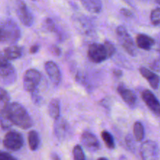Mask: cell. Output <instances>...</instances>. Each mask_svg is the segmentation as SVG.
<instances>
[{"instance_id":"cell-33","label":"cell","mask_w":160,"mask_h":160,"mask_svg":"<svg viewBox=\"0 0 160 160\" xmlns=\"http://www.w3.org/2000/svg\"><path fill=\"white\" fill-rule=\"evenodd\" d=\"M39 48H40V46H39L38 45H34L33 46L31 47V48H30V52H31V54H35V53H37L38 52Z\"/></svg>"},{"instance_id":"cell-2","label":"cell","mask_w":160,"mask_h":160,"mask_svg":"<svg viewBox=\"0 0 160 160\" xmlns=\"http://www.w3.org/2000/svg\"><path fill=\"white\" fill-rule=\"evenodd\" d=\"M21 37L20 28L12 19L0 20V42L15 44Z\"/></svg>"},{"instance_id":"cell-25","label":"cell","mask_w":160,"mask_h":160,"mask_svg":"<svg viewBox=\"0 0 160 160\" xmlns=\"http://www.w3.org/2000/svg\"><path fill=\"white\" fill-rule=\"evenodd\" d=\"M151 22L154 26H159L160 22V9L156 8L154 10H152L151 13Z\"/></svg>"},{"instance_id":"cell-3","label":"cell","mask_w":160,"mask_h":160,"mask_svg":"<svg viewBox=\"0 0 160 160\" xmlns=\"http://www.w3.org/2000/svg\"><path fill=\"white\" fill-rule=\"evenodd\" d=\"M17 70L9 60L0 51V83L4 86H10L16 82Z\"/></svg>"},{"instance_id":"cell-8","label":"cell","mask_w":160,"mask_h":160,"mask_svg":"<svg viewBox=\"0 0 160 160\" xmlns=\"http://www.w3.org/2000/svg\"><path fill=\"white\" fill-rule=\"evenodd\" d=\"M88 56L92 62L95 63H100L109 59L104 45L99 43H92L89 45Z\"/></svg>"},{"instance_id":"cell-11","label":"cell","mask_w":160,"mask_h":160,"mask_svg":"<svg viewBox=\"0 0 160 160\" xmlns=\"http://www.w3.org/2000/svg\"><path fill=\"white\" fill-rule=\"evenodd\" d=\"M117 92L130 108H135L137 104V96L132 90L128 88L123 84H120L117 87Z\"/></svg>"},{"instance_id":"cell-1","label":"cell","mask_w":160,"mask_h":160,"mask_svg":"<svg viewBox=\"0 0 160 160\" xmlns=\"http://www.w3.org/2000/svg\"><path fill=\"white\" fill-rule=\"evenodd\" d=\"M33 120L27 109L17 102L8 103L0 109V127L9 130L13 125L23 130L32 128Z\"/></svg>"},{"instance_id":"cell-10","label":"cell","mask_w":160,"mask_h":160,"mask_svg":"<svg viewBox=\"0 0 160 160\" xmlns=\"http://www.w3.org/2000/svg\"><path fill=\"white\" fill-rule=\"evenodd\" d=\"M82 145L91 152H95L100 149V142L96 136L90 131H84L81 138Z\"/></svg>"},{"instance_id":"cell-6","label":"cell","mask_w":160,"mask_h":160,"mask_svg":"<svg viewBox=\"0 0 160 160\" xmlns=\"http://www.w3.org/2000/svg\"><path fill=\"white\" fill-rule=\"evenodd\" d=\"M42 79V76L38 70L35 69H29L23 76V88L28 92H33L37 90Z\"/></svg>"},{"instance_id":"cell-30","label":"cell","mask_w":160,"mask_h":160,"mask_svg":"<svg viewBox=\"0 0 160 160\" xmlns=\"http://www.w3.org/2000/svg\"><path fill=\"white\" fill-rule=\"evenodd\" d=\"M0 160H17L14 156L6 152L0 150Z\"/></svg>"},{"instance_id":"cell-5","label":"cell","mask_w":160,"mask_h":160,"mask_svg":"<svg viewBox=\"0 0 160 160\" xmlns=\"http://www.w3.org/2000/svg\"><path fill=\"white\" fill-rule=\"evenodd\" d=\"M24 145V139L20 132L16 131H9L5 135L3 139V145L8 150L17 152L21 149Z\"/></svg>"},{"instance_id":"cell-7","label":"cell","mask_w":160,"mask_h":160,"mask_svg":"<svg viewBox=\"0 0 160 160\" xmlns=\"http://www.w3.org/2000/svg\"><path fill=\"white\" fill-rule=\"evenodd\" d=\"M142 160H159V145L154 141L148 140L142 144L140 148Z\"/></svg>"},{"instance_id":"cell-38","label":"cell","mask_w":160,"mask_h":160,"mask_svg":"<svg viewBox=\"0 0 160 160\" xmlns=\"http://www.w3.org/2000/svg\"><path fill=\"white\" fill-rule=\"evenodd\" d=\"M32 1H36V0H32Z\"/></svg>"},{"instance_id":"cell-32","label":"cell","mask_w":160,"mask_h":160,"mask_svg":"<svg viewBox=\"0 0 160 160\" xmlns=\"http://www.w3.org/2000/svg\"><path fill=\"white\" fill-rule=\"evenodd\" d=\"M120 12H121V13L123 14V16H125L126 17H131L133 16L132 12H131V11L128 9H121Z\"/></svg>"},{"instance_id":"cell-17","label":"cell","mask_w":160,"mask_h":160,"mask_svg":"<svg viewBox=\"0 0 160 160\" xmlns=\"http://www.w3.org/2000/svg\"><path fill=\"white\" fill-rule=\"evenodd\" d=\"M84 9L90 12L98 13L102 8V0H81Z\"/></svg>"},{"instance_id":"cell-35","label":"cell","mask_w":160,"mask_h":160,"mask_svg":"<svg viewBox=\"0 0 160 160\" xmlns=\"http://www.w3.org/2000/svg\"><path fill=\"white\" fill-rule=\"evenodd\" d=\"M159 60L155 61L154 64H153V65L152 66V68L154 69V70H157V71H159Z\"/></svg>"},{"instance_id":"cell-9","label":"cell","mask_w":160,"mask_h":160,"mask_svg":"<svg viewBox=\"0 0 160 160\" xmlns=\"http://www.w3.org/2000/svg\"><path fill=\"white\" fill-rule=\"evenodd\" d=\"M16 12L19 20L25 27H31L34 23V16L22 0H18L16 4Z\"/></svg>"},{"instance_id":"cell-23","label":"cell","mask_w":160,"mask_h":160,"mask_svg":"<svg viewBox=\"0 0 160 160\" xmlns=\"http://www.w3.org/2000/svg\"><path fill=\"white\" fill-rule=\"evenodd\" d=\"M73 160H85V155H84L83 148L81 145H75L73 149Z\"/></svg>"},{"instance_id":"cell-13","label":"cell","mask_w":160,"mask_h":160,"mask_svg":"<svg viewBox=\"0 0 160 160\" xmlns=\"http://www.w3.org/2000/svg\"><path fill=\"white\" fill-rule=\"evenodd\" d=\"M45 70L54 85L58 86L61 81V72L59 67L53 61H47L45 63Z\"/></svg>"},{"instance_id":"cell-24","label":"cell","mask_w":160,"mask_h":160,"mask_svg":"<svg viewBox=\"0 0 160 160\" xmlns=\"http://www.w3.org/2000/svg\"><path fill=\"white\" fill-rule=\"evenodd\" d=\"M10 101V96L5 89L0 87V109L6 106Z\"/></svg>"},{"instance_id":"cell-26","label":"cell","mask_w":160,"mask_h":160,"mask_svg":"<svg viewBox=\"0 0 160 160\" xmlns=\"http://www.w3.org/2000/svg\"><path fill=\"white\" fill-rule=\"evenodd\" d=\"M43 28L48 31H56V25L51 18H46L43 22Z\"/></svg>"},{"instance_id":"cell-14","label":"cell","mask_w":160,"mask_h":160,"mask_svg":"<svg viewBox=\"0 0 160 160\" xmlns=\"http://www.w3.org/2000/svg\"><path fill=\"white\" fill-rule=\"evenodd\" d=\"M69 124L62 117H59L55 120L54 134L58 140L62 141L66 139L69 132Z\"/></svg>"},{"instance_id":"cell-4","label":"cell","mask_w":160,"mask_h":160,"mask_svg":"<svg viewBox=\"0 0 160 160\" xmlns=\"http://www.w3.org/2000/svg\"><path fill=\"white\" fill-rule=\"evenodd\" d=\"M116 32L117 34V38H118L119 42L125 49V51L131 55V56H134L136 55V48L135 45L133 38L130 35L129 33L128 32L125 27L118 26L116 30Z\"/></svg>"},{"instance_id":"cell-36","label":"cell","mask_w":160,"mask_h":160,"mask_svg":"<svg viewBox=\"0 0 160 160\" xmlns=\"http://www.w3.org/2000/svg\"><path fill=\"white\" fill-rule=\"evenodd\" d=\"M114 75H115L117 78H120V77L123 76V72L121 71V70H114Z\"/></svg>"},{"instance_id":"cell-20","label":"cell","mask_w":160,"mask_h":160,"mask_svg":"<svg viewBox=\"0 0 160 160\" xmlns=\"http://www.w3.org/2000/svg\"><path fill=\"white\" fill-rule=\"evenodd\" d=\"M48 114L54 120L60 117V103L57 98H52L48 104Z\"/></svg>"},{"instance_id":"cell-22","label":"cell","mask_w":160,"mask_h":160,"mask_svg":"<svg viewBox=\"0 0 160 160\" xmlns=\"http://www.w3.org/2000/svg\"><path fill=\"white\" fill-rule=\"evenodd\" d=\"M101 137L102 138L103 142L106 144V147L109 149H114L116 147L115 141L112 134L107 131H102L101 133Z\"/></svg>"},{"instance_id":"cell-29","label":"cell","mask_w":160,"mask_h":160,"mask_svg":"<svg viewBox=\"0 0 160 160\" xmlns=\"http://www.w3.org/2000/svg\"><path fill=\"white\" fill-rule=\"evenodd\" d=\"M31 99H32L33 102H34V104L35 105L41 104V102H42V97L39 95L38 89L37 90L34 91L33 92H31Z\"/></svg>"},{"instance_id":"cell-12","label":"cell","mask_w":160,"mask_h":160,"mask_svg":"<svg viewBox=\"0 0 160 160\" xmlns=\"http://www.w3.org/2000/svg\"><path fill=\"white\" fill-rule=\"evenodd\" d=\"M142 97L143 101L147 105L150 110L152 111L157 117L160 115V103L156 95L149 90H144L142 92Z\"/></svg>"},{"instance_id":"cell-31","label":"cell","mask_w":160,"mask_h":160,"mask_svg":"<svg viewBox=\"0 0 160 160\" xmlns=\"http://www.w3.org/2000/svg\"><path fill=\"white\" fill-rule=\"evenodd\" d=\"M50 50H51L52 53L53 55H55V56H59L61 55V50L58 46H56V45H54V46H52V48H50Z\"/></svg>"},{"instance_id":"cell-18","label":"cell","mask_w":160,"mask_h":160,"mask_svg":"<svg viewBox=\"0 0 160 160\" xmlns=\"http://www.w3.org/2000/svg\"><path fill=\"white\" fill-rule=\"evenodd\" d=\"M3 53L9 60H14L23 56V48L18 45H11L5 48Z\"/></svg>"},{"instance_id":"cell-21","label":"cell","mask_w":160,"mask_h":160,"mask_svg":"<svg viewBox=\"0 0 160 160\" xmlns=\"http://www.w3.org/2000/svg\"><path fill=\"white\" fill-rule=\"evenodd\" d=\"M145 137V128L141 122L137 121L134 124V138L136 142H142Z\"/></svg>"},{"instance_id":"cell-16","label":"cell","mask_w":160,"mask_h":160,"mask_svg":"<svg viewBox=\"0 0 160 160\" xmlns=\"http://www.w3.org/2000/svg\"><path fill=\"white\" fill-rule=\"evenodd\" d=\"M136 43L138 48L148 51L154 46L155 40L147 34H140L136 38Z\"/></svg>"},{"instance_id":"cell-19","label":"cell","mask_w":160,"mask_h":160,"mask_svg":"<svg viewBox=\"0 0 160 160\" xmlns=\"http://www.w3.org/2000/svg\"><path fill=\"white\" fill-rule=\"evenodd\" d=\"M28 145H29V148L31 151H36L38 149L39 146H40L41 140L39 134L37 131H31L28 133Z\"/></svg>"},{"instance_id":"cell-34","label":"cell","mask_w":160,"mask_h":160,"mask_svg":"<svg viewBox=\"0 0 160 160\" xmlns=\"http://www.w3.org/2000/svg\"><path fill=\"white\" fill-rule=\"evenodd\" d=\"M50 157H51V160H61L60 156L56 152H52Z\"/></svg>"},{"instance_id":"cell-28","label":"cell","mask_w":160,"mask_h":160,"mask_svg":"<svg viewBox=\"0 0 160 160\" xmlns=\"http://www.w3.org/2000/svg\"><path fill=\"white\" fill-rule=\"evenodd\" d=\"M126 144H127V146L128 147L130 150H131L132 152H134L135 151V140H134V138L132 137L131 134H128L126 137Z\"/></svg>"},{"instance_id":"cell-37","label":"cell","mask_w":160,"mask_h":160,"mask_svg":"<svg viewBox=\"0 0 160 160\" xmlns=\"http://www.w3.org/2000/svg\"><path fill=\"white\" fill-rule=\"evenodd\" d=\"M97 160H109V159H108L107 158H106V157H101V158H98V159Z\"/></svg>"},{"instance_id":"cell-15","label":"cell","mask_w":160,"mask_h":160,"mask_svg":"<svg viewBox=\"0 0 160 160\" xmlns=\"http://www.w3.org/2000/svg\"><path fill=\"white\" fill-rule=\"evenodd\" d=\"M140 73L143 78H145L147 81L149 83L150 86L153 89H158L159 85V75L156 74L151 70L145 68V67H140L139 69Z\"/></svg>"},{"instance_id":"cell-27","label":"cell","mask_w":160,"mask_h":160,"mask_svg":"<svg viewBox=\"0 0 160 160\" xmlns=\"http://www.w3.org/2000/svg\"><path fill=\"white\" fill-rule=\"evenodd\" d=\"M104 45L105 48H106V52H107V54H108V57L110 58L115 54L116 52V48L114 46L113 44L110 42H108V41H106V42L103 43Z\"/></svg>"}]
</instances>
